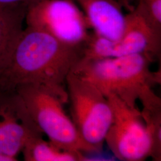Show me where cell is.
Masks as SVG:
<instances>
[{"instance_id":"6da1fadb","label":"cell","mask_w":161,"mask_h":161,"mask_svg":"<svg viewBox=\"0 0 161 161\" xmlns=\"http://www.w3.org/2000/svg\"><path fill=\"white\" fill-rule=\"evenodd\" d=\"M85 46L66 44L40 29L26 26L0 78V88L31 84L46 86L66 102V79L83 56Z\"/></svg>"},{"instance_id":"7a4b0ae2","label":"cell","mask_w":161,"mask_h":161,"mask_svg":"<svg viewBox=\"0 0 161 161\" xmlns=\"http://www.w3.org/2000/svg\"><path fill=\"white\" fill-rule=\"evenodd\" d=\"M154 58L146 54L116 58H80L71 71L96 86L106 96L113 94L132 108L141 102L142 110L161 109L153 88L161 83V70L153 72Z\"/></svg>"},{"instance_id":"3957f363","label":"cell","mask_w":161,"mask_h":161,"mask_svg":"<svg viewBox=\"0 0 161 161\" xmlns=\"http://www.w3.org/2000/svg\"><path fill=\"white\" fill-rule=\"evenodd\" d=\"M35 125L58 147L79 153H94L82 140L70 117L64 109L67 103L58 94L38 84H23L16 88Z\"/></svg>"},{"instance_id":"277c9868","label":"cell","mask_w":161,"mask_h":161,"mask_svg":"<svg viewBox=\"0 0 161 161\" xmlns=\"http://www.w3.org/2000/svg\"><path fill=\"white\" fill-rule=\"evenodd\" d=\"M71 119L82 140L94 153L102 150L112 121L108 97L96 86L70 72L66 79Z\"/></svg>"},{"instance_id":"5b68a950","label":"cell","mask_w":161,"mask_h":161,"mask_svg":"<svg viewBox=\"0 0 161 161\" xmlns=\"http://www.w3.org/2000/svg\"><path fill=\"white\" fill-rule=\"evenodd\" d=\"M25 21L26 26L72 46H85L91 36L88 22L74 0H38L27 7Z\"/></svg>"},{"instance_id":"8992f818","label":"cell","mask_w":161,"mask_h":161,"mask_svg":"<svg viewBox=\"0 0 161 161\" xmlns=\"http://www.w3.org/2000/svg\"><path fill=\"white\" fill-rule=\"evenodd\" d=\"M113 117L106 142L114 155L124 161H143L151 155V142L138 108H132L113 94L106 96Z\"/></svg>"},{"instance_id":"52a82bcc","label":"cell","mask_w":161,"mask_h":161,"mask_svg":"<svg viewBox=\"0 0 161 161\" xmlns=\"http://www.w3.org/2000/svg\"><path fill=\"white\" fill-rule=\"evenodd\" d=\"M161 34L156 32L134 7L125 14L122 34L118 40L92 35L84 48L82 58H116L146 54L155 58L161 52Z\"/></svg>"},{"instance_id":"ba28073f","label":"cell","mask_w":161,"mask_h":161,"mask_svg":"<svg viewBox=\"0 0 161 161\" xmlns=\"http://www.w3.org/2000/svg\"><path fill=\"white\" fill-rule=\"evenodd\" d=\"M43 135L16 90L0 88V153L17 158L32 136Z\"/></svg>"},{"instance_id":"9c48e42d","label":"cell","mask_w":161,"mask_h":161,"mask_svg":"<svg viewBox=\"0 0 161 161\" xmlns=\"http://www.w3.org/2000/svg\"><path fill=\"white\" fill-rule=\"evenodd\" d=\"M84 13L95 34L111 40L122 34L125 14L122 6L116 0H74Z\"/></svg>"},{"instance_id":"30bf717a","label":"cell","mask_w":161,"mask_h":161,"mask_svg":"<svg viewBox=\"0 0 161 161\" xmlns=\"http://www.w3.org/2000/svg\"><path fill=\"white\" fill-rule=\"evenodd\" d=\"M27 6L0 7V78L10 62L23 31Z\"/></svg>"},{"instance_id":"8fae6325","label":"cell","mask_w":161,"mask_h":161,"mask_svg":"<svg viewBox=\"0 0 161 161\" xmlns=\"http://www.w3.org/2000/svg\"><path fill=\"white\" fill-rule=\"evenodd\" d=\"M26 161H79L86 160L82 153L62 149L49 140H44L43 135L31 137L22 151Z\"/></svg>"},{"instance_id":"7c38bea8","label":"cell","mask_w":161,"mask_h":161,"mask_svg":"<svg viewBox=\"0 0 161 161\" xmlns=\"http://www.w3.org/2000/svg\"><path fill=\"white\" fill-rule=\"evenodd\" d=\"M149 134L151 142L150 157L156 161L161 160V109L141 111Z\"/></svg>"},{"instance_id":"4fadbf2b","label":"cell","mask_w":161,"mask_h":161,"mask_svg":"<svg viewBox=\"0 0 161 161\" xmlns=\"http://www.w3.org/2000/svg\"><path fill=\"white\" fill-rule=\"evenodd\" d=\"M134 8L156 32L161 34V0H138Z\"/></svg>"},{"instance_id":"5bb4252c","label":"cell","mask_w":161,"mask_h":161,"mask_svg":"<svg viewBox=\"0 0 161 161\" xmlns=\"http://www.w3.org/2000/svg\"><path fill=\"white\" fill-rule=\"evenodd\" d=\"M38 0H0L1 7H12L17 6H27Z\"/></svg>"},{"instance_id":"9a60e30c","label":"cell","mask_w":161,"mask_h":161,"mask_svg":"<svg viewBox=\"0 0 161 161\" xmlns=\"http://www.w3.org/2000/svg\"><path fill=\"white\" fill-rule=\"evenodd\" d=\"M17 158L9 155L6 153H0V161H17Z\"/></svg>"},{"instance_id":"2e32d148","label":"cell","mask_w":161,"mask_h":161,"mask_svg":"<svg viewBox=\"0 0 161 161\" xmlns=\"http://www.w3.org/2000/svg\"><path fill=\"white\" fill-rule=\"evenodd\" d=\"M116 1H118V3H119L123 7L127 8L130 11L132 10L133 8L134 7L130 5V4L129 3V0H116Z\"/></svg>"}]
</instances>
